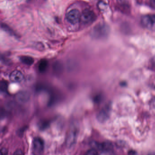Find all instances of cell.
Wrapping results in <instances>:
<instances>
[{
    "label": "cell",
    "instance_id": "17",
    "mask_svg": "<svg viewBox=\"0 0 155 155\" xmlns=\"http://www.w3.org/2000/svg\"><path fill=\"white\" fill-rule=\"evenodd\" d=\"M150 107L153 111H155V97L151 100L150 104Z\"/></svg>",
    "mask_w": 155,
    "mask_h": 155
},
{
    "label": "cell",
    "instance_id": "3",
    "mask_svg": "<svg viewBox=\"0 0 155 155\" xmlns=\"http://www.w3.org/2000/svg\"><path fill=\"white\" fill-rule=\"evenodd\" d=\"M96 16L93 11L90 9H86L81 15L80 21L85 25H90L96 21Z\"/></svg>",
    "mask_w": 155,
    "mask_h": 155
},
{
    "label": "cell",
    "instance_id": "1",
    "mask_svg": "<svg viewBox=\"0 0 155 155\" xmlns=\"http://www.w3.org/2000/svg\"><path fill=\"white\" fill-rule=\"evenodd\" d=\"M110 33V28L108 25L105 23H99L93 27L91 35L93 38L101 40L106 38Z\"/></svg>",
    "mask_w": 155,
    "mask_h": 155
},
{
    "label": "cell",
    "instance_id": "10",
    "mask_svg": "<svg viewBox=\"0 0 155 155\" xmlns=\"http://www.w3.org/2000/svg\"><path fill=\"white\" fill-rule=\"evenodd\" d=\"M20 60L23 64L27 65H32L34 62L33 58L29 56H21L20 58Z\"/></svg>",
    "mask_w": 155,
    "mask_h": 155
},
{
    "label": "cell",
    "instance_id": "11",
    "mask_svg": "<svg viewBox=\"0 0 155 155\" xmlns=\"http://www.w3.org/2000/svg\"><path fill=\"white\" fill-rule=\"evenodd\" d=\"M48 67V62L46 60L41 61L38 64V70L41 73H44L47 70Z\"/></svg>",
    "mask_w": 155,
    "mask_h": 155
},
{
    "label": "cell",
    "instance_id": "16",
    "mask_svg": "<svg viewBox=\"0 0 155 155\" xmlns=\"http://www.w3.org/2000/svg\"><path fill=\"white\" fill-rule=\"evenodd\" d=\"M84 155H99L97 151L94 149L88 150Z\"/></svg>",
    "mask_w": 155,
    "mask_h": 155
},
{
    "label": "cell",
    "instance_id": "2",
    "mask_svg": "<svg viewBox=\"0 0 155 155\" xmlns=\"http://www.w3.org/2000/svg\"><path fill=\"white\" fill-rule=\"evenodd\" d=\"M78 131L77 124H72L66 139V145L68 147H72L76 143Z\"/></svg>",
    "mask_w": 155,
    "mask_h": 155
},
{
    "label": "cell",
    "instance_id": "18",
    "mask_svg": "<svg viewBox=\"0 0 155 155\" xmlns=\"http://www.w3.org/2000/svg\"><path fill=\"white\" fill-rule=\"evenodd\" d=\"M13 155H24L23 152L21 149H17L14 153Z\"/></svg>",
    "mask_w": 155,
    "mask_h": 155
},
{
    "label": "cell",
    "instance_id": "6",
    "mask_svg": "<svg viewBox=\"0 0 155 155\" xmlns=\"http://www.w3.org/2000/svg\"><path fill=\"white\" fill-rule=\"evenodd\" d=\"M81 14L77 9H74L68 12L66 15L67 21L71 24L75 25L81 20Z\"/></svg>",
    "mask_w": 155,
    "mask_h": 155
},
{
    "label": "cell",
    "instance_id": "14",
    "mask_svg": "<svg viewBox=\"0 0 155 155\" xmlns=\"http://www.w3.org/2000/svg\"><path fill=\"white\" fill-rule=\"evenodd\" d=\"M0 88L1 91L3 93H6L8 90V83L6 81H1V84H0Z\"/></svg>",
    "mask_w": 155,
    "mask_h": 155
},
{
    "label": "cell",
    "instance_id": "13",
    "mask_svg": "<svg viewBox=\"0 0 155 155\" xmlns=\"http://www.w3.org/2000/svg\"><path fill=\"white\" fill-rule=\"evenodd\" d=\"M54 71L56 73H60L62 70V65L59 62L55 63L53 65Z\"/></svg>",
    "mask_w": 155,
    "mask_h": 155
},
{
    "label": "cell",
    "instance_id": "9",
    "mask_svg": "<svg viewBox=\"0 0 155 155\" xmlns=\"http://www.w3.org/2000/svg\"><path fill=\"white\" fill-rule=\"evenodd\" d=\"M9 78L11 81L16 83H21L24 79V76L22 73L18 70L13 71L10 74Z\"/></svg>",
    "mask_w": 155,
    "mask_h": 155
},
{
    "label": "cell",
    "instance_id": "20",
    "mask_svg": "<svg viewBox=\"0 0 155 155\" xmlns=\"http://www.w3.org/2000/svg\"><path fill=\"white\" fill-rule=\"evenodd\" d=\"M149 4L151 7L155 9V0H150Z\"/></svg>",
    "mask_w": 155,
    "mask_h": 155
},
{
    "label": "cell",
    "instance_id": "4",
    "mask_svg": "<svg viewBox=\"0 0 155 155\" xmlns=\"http://www.w3.org/2000/svg\"><path fill=\"white\" fill-rule=\"evenodd\" d=\"M143 27L149 30H155V14L147 15L141 18Z\"/></svg>",
    "mask_w": 155,
    "mask_h": 155
},
{
    "label": "cell",
    "instance_id": "21",
    "mask_svg": "<svg viewBox=\"0 0 155 155\" xmlns=\"http://www.w3.org/2000/svg\"><path fill=\"white\" fill-rule=\"evenodd\" d=\"M152 63L153 66L155 68V56L153 58V59H152Z\"/></svg>",
    "mask_w": 155,
    "mask_h": 155
},
{
    "label": "cell",
    "instance_id": "22",
    "mask_svg": "<svg viewBox=\"0 0 155 155\" xmlns=\"http://www.w3.org/2000/svg\"><path fill=\"white\" fill-rule=\"evenodd\" d=\"M148 155H155L154 153H151V154H149Z\"/></svg>",
    "mask_w": 155,
    "mask_h": 155
},
{
    "label": "cell",
    "instance_id": "23",
    "mask_svg": "<svg viewBox=\"0 0 155 155\" xmlns=\"http://www.w3.org/2000/svg\"><path fill=\"white\" fill-rule=\"evenodd\" d=\"M27 1H32V0H27Z\"/></svg>",
    "mask_w": 155,
    "mask_h": 155
},
{
    "label": "cell",
    "instance_id": "7",
    "mask_svg": "<svg viewBox=\"0 0 155 155\" xmlns=\"http://www.w3.org/2000/svg\"><path fill=\"white\" fill-rule=\"evenodd\" d=\"M111 111V107L109 105L104 107L98 113L97 115V119L100 123L106 122L109 118Z\"/></svg>",
    "mask_w": 155,
    "mask_h": 155
},
{
    "label": "cell",
    "instance_id": "19",
    "mask_svg": "<svg viewBox=\"0 0 155 155\" xmlns=\"http://www.w3.org/2000/svg\"><path fill=\"white\" fill-rule=\"evenodd\" d=\"M8 154V151L7 149L5 148H2L1 149V155H7Z\"/></svg>",
    "mask_w": 155,
    "mask_h": 155
},
{
    "label": "cell",
    "instance_id": "15",
    "mask_svg": "<svg viewBox=\"0 0 155 155\" xmlns=\"http://www.w3.org/2000/svg\"><path fill=\"white\" fill-rule=\"evenodd\" d=\"M102 152L99 155H115L112 148H107L101 150Z\"/></svg>",
    "mask_w": 155,
    "mask_h": 155
},
{
    "label": "cell",
    "instance_id": "12",
    "mask_svg": "<svg viewBox=\"0 0 155 155\" xmlns=\"http://www.w3.org/2000/svg\"><path fill=\"white\" fill-rule=\"evenodd\" d=\"M1 27H2V29L4 31H5V32L11 35L17 37V35L15 32L14 31L11 27H9L8 25H7L5 24V23H2V25H1Z\"/></svg>",
    "mask_w": 155,
    "mask_h": 155
},
{
    "label": "cell",
    "instance_id": "5",
    "mask_svg": "<svg viewBox=\"0 0 155 155\" xmlns=\"http://www.w3.org/2000/svg\"><path fill=\"white\" fill-rule=\"evenodd\" d=\"M44 149V142L41 137H35L32 142V153L34 155H41Z\"/></svg>",
    "mask_w": 155,
    "mask_h": 155
},
{
    "label": "cell",
    "instance_id": "8",
    "mask_svg": "<svg viewBox=\"0 0 155 155\" xmlns=\"http://www.w3.org/2000/svg\"><path fill=\"white\" fill-rule=\"evenodd\" d=\"M31 95L28 91L23 90L20 91L16 94L15 99L16 101L21 104H25L29 101Z\"/></svg>",
    "mask_w": 155,
    "mask_h": 155
}]
</instances>
